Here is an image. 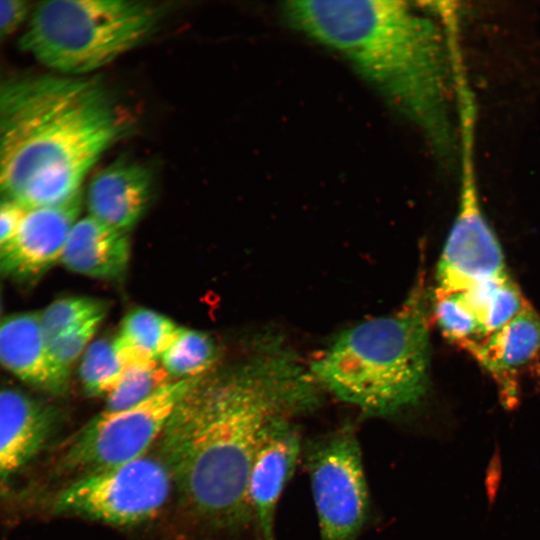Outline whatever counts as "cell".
Masks as SVG:
<instances>
[{"mask_svg":"<svg viewBox=\"0 0 540 540\" xmlns=\"http://www.w3.org/2000/svg\"><path fill=\"white\" fill-rule=\"evenodd\" d=\"M165 11L135 0L44 1L31 11L20 46L55 71L85 74L142 44Z\"/></svg>","mask_w":540,"mask_h":540,"instance_id":"obj_5","label":"cell"},{"mask_svg":"<svg viewBox=\"0 0 540 540\" xmlns=\"http://www.w3.org/2000/svg\"><path fill=\"white\" fill-rule=\"evenodd\" d=\"M81 207L82 194L60 205L26 209L14 233L0 244V279L28 284L60 262Z\"/></svg>","mask_w":540,"mask_h":540,"instance_id":"obj_10","label":"cell"},{"mask_svg":"<svg viewBox=\"0 0 540 540\" xmlns=\"http://www.w3.org/2000/svg\"><path fill=\"white\" fill-rule=\"evenodd\" d=\"M153 193V175L140 163L119 160L91 180L86 203L89 216L128 233L144 215Z\"/></svg>","mask_w":540,"mask_h":540,"instance_id":"obj_13","label":"cell"},{"mask_svg":"<svg viewBox=\"0 0 540 540\" xmlns=\"http://www.w3.org/2000/svg\"><path fill=\"white\" fill-rule=\"evenodd\" d=\"M173 484L163 459L145 454L81 475L57 494L54 509L114 526L138 525L158 514Z\"/></svg>","mask_w":540,"mask_h":540,"instance_id":"obj_7","label":"cell"},{"mask_svg":"<svg viewBox=\"0 0 540 540\" xmlns=\"http://www.w3.org/2000/svg\"><path fill=\"white\" fill-rule=\"evenodd\" d=\"M172 381L159 361L131 363L117 386L107 395L103 411L115 412L129 408Z\"/></svg>","mask_w":540,"mask_h":540,"instance_id":"obj_20","label":"cell"},{"mask_svg":"<svg viewBox=\"0 0 540 540\" xmlns=\"http://www.w3.org/2000/svg\"><path fill=\"white\" fill-rule=\"evenodd\" d=\"M434 314L444 335L470 353L484 340L475 314L460 293L435 291Z\"/></svg>","mask_w":540,"mask_h":540,"instance_id":"obj_21","label":"cell"},{"mask_svg":"<svg viewBox=\"0 0 540 540\" xmlns=\"http://www.w3.org/2000/svg\"><path fill=\"white\" fill-rule=\"evenodd\" d=\"M30 11L27 1L0 0V43L19 29Z\"/></svg>","mask_w":540,"mask_h":540,"instance_id":"obj_25","label":"cell"},{"mask_svg":"<svg viewBox=\"0 0 540 540\" xmlns=\"http://www.w3.org/2000/svg\"><path fill=\"white\" fill-rule=\"evenodd\" d=\"M291 419H275L265 428L253 459L248 498L256 540H274L277 505L302 450L300 432Z\"/></svg>","mask_w":540,"mask_h":540,"instance_id":"obj_11","label":"cell"},{"mask_svg":"<svg viewBox=\"0 0 540 540\" xmlns=\"http://www.w3.org/2000/svg\"><path fill=\"white\" fill-rule=\"evenodd\" d=\"M2 304H3V297H2V289H1V285H0V315H1V311H2Z\"/></svg>","mask_w":540,"mask_h":540,"instance_id":"obj_27","label":"cell"},{"mask_svg":"<svg viewBox=\"0 0 540 540\" xmlns=\"http://www.w3.org/2000/svg\"><path fill=\"white\" fill-rule=\"evenodd\" d=\"M303 448L321 540H356L369 517L370 498L355 432L343 427Z\"/></svg>","mask_w":540,"mask_h":540,"instance_id":"obj_9","label":"cell"},{"mask_svg":"<svg viewBox=\"0 0 540 540\" xmlns=\"http://www.w3.org/2000/svg\"><path fill=\"white\" fill-rule=\"evenodd\" d=\"M200 378L174 380L129 408L102 411L74 436L61 466L84 475L147 454L177 405Z\"/></svg>","mask_w":540,"mask_h":540,"instance_id":"obj_8","label":"cell"},{"mask_svg":"<svg viewBox=\"0 0 540 540\" xmlns=\"http://www.w3.org/2000/svg\"><path fill=\"white\" fill-rule=\"evenodd\" d=\"M0 366L25 384L61 394L67 384L51 356L39 312H20L0 319Z\"/></svg>","mask_w":540,"mask_h":540,"instance_id":"obj_14","label":"cell"},{"mask_svg":"<svg viewBox=\"0 0 540 540\" xmlns=\"http://www.w3.org/2000/svg\"><path fill=\"white\" fill-rule=\"evenodd\" d=\"M216 359L210 336L190 328L177 329L159 362L173 380L204 376Z\"/></svg>","mask_w":540,"mask_h":540,"instance_id":"obj_18","label":"cell"},{"mask_svg":"<svg viewBox=\"0 0 540 540\" xmlns=\"http://www.w3.org/2000/svg\"><path fill=\"white\" fill-rule=\"evenodd\" d=\"M25 212V208L14 202L0 200V244L14 233Z\"/></svg>","mask_w":540,"mask_h":540,"instance_id":"obj_26","label":"cell"},{"mask_svg":"<svg viewBox=\"0 0 540 540\" xmlns=\"http://www.w3.org/2000/svg\"><path fill=\"white\" fill-rule=\"evenodd\" d=\"M179 326L167 316L147 308L127 313L116 335L128 365L159 361Z\"/></svg>","mask_w":540,"mask_h":540,"instance_id":"obj_17","label":"cell"},{"mask_svg":"<svg viewBox=\"0 0 540 540\" xmlns=\"http://www.w3.org/2000/svg\"><path fill=\"white\" fill-rule=\"evenodd\" d=\"M104 317L95 318L84 325L48 340L54 365L61 379L68 384L74 363L83 356Z\"/></svg>","mask_w":540,"mask_h":540,"instance_id":"obj_24","label":"cell"},{"mask_svg":"<svg viewBox=\"0 0 540 540\" xmlns=\"http://www.w3.org/2000/svg\"><path fill=\"white\" fill-rule=\"evenodd\" d=\"M55 423L51 407L18 389L0 390V485L44 449Z\"/></svg>","mask_w":540,"mask_h":540,"instance_id":"obj_12","label":"cell"},{"mask_svg":"<svg viewBox=\"0 0 540 540\" xmlns=\"http://www.w3.org/2000/svg\"><path fill=\"white\" fill-rule=\"evenodd\" d=\"M460 128V197L456 218L437 267L436 292L465 291L508 276L501 246L484 217L474 164L475 104L471 93L457 97Z\"/></svg>","mask_w":540,"mask_h":540,"instance_id":"obj_6","label":"cell"},{"mask_svg":"<svg viewBox=\"0 0 540 540\" xmlns=\"http://www.w3.org/2000/svg\"><path fill=\"white\" fill-rule=\"evenodd\" d=\"M124 121L98 80L16 75L0 79V200L25 209L63 204Z\"/></svg>","mask_w":540,"mask_h":540,"instance_id":"obj_3","label":"cell"},{"mask_svg":"<svg viewBox=\"0 0 540 540\" xmlns=\"http://www.w3.org/2000/svg\"><path fill=\"white\" fill-rule=\"evenodd\" d=\"M540 351V317L530 305L511 321L488 335L471 352L499 385L504 406L518 401L516 369L530 362Z\"/></svg>","mask_w":540,"mask_h":540,"instance_id":"obj_15","label":"cell"},{"mask_svg":"<svg viewBox=\"0 0 540 540\" xmlns=\"http://www.w3.org/2000/svg\"><path fill=\"white\" fill-rule=\"evenodd\" d=\"M319 385L291 354L267 351L184 396L161 436V458L197 520L236 532L252 520L248 480L265 428L313 408Z\"/></svg>","mask_w":540,"mask_h":540,"instance_id":"obj_1","label":"cell"},{"mask_svg":"<svg viewBox=\"0 0 540 540\" xmlns=\"http://www.w3.org/2000/svg\"><path fill=\"white\" fill-rule=\"evenodd\" d=\"M130 253L128 233L88 215L72 226L60 262L69 271L83 276L116 280L126 273Z\"/></svg>","mask_w":540,"mask_h":540,"instance_id":"obj_16","label":"cell"},{"mask_svg":"<svg viewBox=\"0 0 540 540\" xmlns=\"http://www.w3.org/2000/svg\"><path fill=\"white\" fill-rule=\"evenodd\" d=\"M106 302L87 296H70L57 299L40 313V320L47 340L99 317H105Z\"/></svg>","mask_w":540,"mask_h":540,"instance_id":"obj_22","label":"cell"},{"mask_svg":"<svg viewBox=\"0 0 540 540\" xmlns=\"http://www.w3.org/2000/svg\"><path fill=\"white\" fill-rule=\"evenodd\" d=\"M528 306L515 283L509 277L505 278L493 290L479 314L478 322L484 339Z\"/></svg>","mask_w":540,"mask_h":540,"instance_id":"obj_23","label":"cell"},{"mask_svg":"<svg viewBox=\"0 0 540 540\" xmlns=\"http://www.w3.org/2000/svg\"><path fill=\"white\" fill-rule=\"evenodd\" d=\"M128 361L116 336L92 342L84 352L79 367V376L87 394L108 395L121 380Z\"/></svg>","mask_w":540,"mask_h":540,"instance_id":"obj_19","label":"cell"},{"mask_svg":"<svg viewBox=\"0 0 540 540\" xmlns=\"http://www.w3.org/2000/svg\"><path fill=\"white\" fill-rule=\"evenodd\" d=\"M281 10L293 29L346 59L437 157L453 160V70L444 28L405 1L298 0Z\"/></svg>","mask_w":540,"mask_h":540,"instance_id":"obj_2","label":"cell"},{"mask_svg":"<svg viewBox=\"0 0 540 540\" xmlns=\"http://www.w3.org/2000/svg\"><path fill=\"white\" fill-rule=\"evenodd\" d=\"M422 284L391 315L341 333L311 364L319 386L367 415L419 402L428 384L429 336Z\"/></svg>","mask_w":540,"mask_h":540,"instance_id":"obj_4","label":"cell"}]
</instances>
